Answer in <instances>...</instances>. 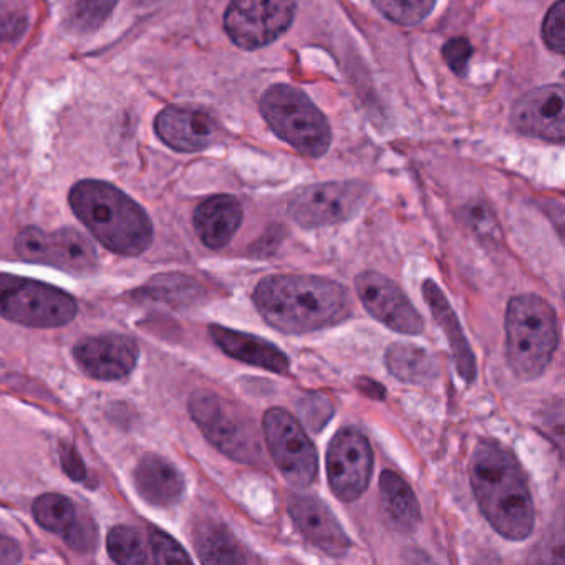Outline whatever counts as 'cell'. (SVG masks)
Wrapping results in <instances>:
<instances>
[{"instance_id":"cell-2","label":"cell","mask_w":565,"mask_h":565,"mask_svg":"<svg viewBox=\"0 0 565 565\" xmlns=\"http://www.w3.org/2000/svg\"><path fill=\"white\" fill-rule=\"evenodd\" d=\"M472 492L489 524L508 541H524L535 522L534 502L522 466L494 439L476 446L469 465Z\"/></svg>"},{"instance_id":"cell-35","label":"cell","mask_w":565,"mask_h":565,"mask_svg":"<svg viewBox=\"0 0 565 565\" xmlns=\"http://www.w3.org/2000/svg\"><path fill=\"white\" fill-rule=\"evenodd\" d=\"M443 57L456 75H465L472 57V45L466 38L449 39L443 47Z\"/></svg>"},{"instance_id":"cell-19","label":"cell","mask_w":565,"mask_h":565,"mask_svg":"<svg viewBox=\"0 0 565 565\" xmlns=\"http://www.w3.org/2000/svg\"><path fill=\"white\" fill-rule=\"evenodd\" d=\"M239 201L230 194H217L203 201L194 213V230L210 249H223L233 241L243 224Z\"/></svg>"},{"instance_id":"cell-16","label":"cell","mask_w":565,"mask_h":565,"mask_svg":"<svg viewBox=\"0 0 565 565\" xmlns=\"http://www.w3.org/2000/svg\"><path fill=\"white\" fill-rule=\"evenodd\" d=\"M289 514L300 534L330 557H343L349 552L350 539L332 511L320 499L292 495Z\"/></svg>"},{"instance_id":"cell-30","label":"cell","mask_w":565,"mask_h":565,"mask_svg":"<svg viewBox=\"0 0 565 565\" xmlns=\"http://www.w3.org/2000/svg\"><path fill=\"white\" fill-rule=\"evenodd\" d=\"M297 408H299V416L302 418V422L316 433L322 431L333 416L332 403H330L326 395H320V393H313V395L300 399Z\"/></svg>"},{"instance_id":"cell-27","label":"cell","mask_w":565,"mask_h":565,"mask_svg":"<svg viewBox=\"0 0 565 565\" xmlns=\"http://www.w3.org/2000/svg\"><path fill=\"white\" fill-rule=\"evenodd\" d=\"M34 518L45 531L64 532L74 524L77 519V509L71 499L62 494H44L35 499Z\"/></svg>"},{"instance_id":"cell-25","label":"cell","mask_w":565,"mask_h":565,"mask_svg":"<svg viewBox=\"0 0 565 565\" xmlns=\"http://www.w3.org/2000/svg\"><path fill=\"white\" fill-rule=\"evenodd\" d=\"M118 0H62V21L75 34H90L105 24Z\"/></svg>"},{"instance_id":"cell-9","label":"cell","mask_w":565,"mask_h":565,"mask_svg":"<svg viewBox=\"0 0 565 565\" xmlns=\"http://www.w3.org/2000/svg\"><path fill=\"white\" fill-rule=\"evenodd\" d=\"M297 0H233L224 15L231 41L257 51L282 38L296 19Z\"/></svg>"},{"instance_id":"cell-31","label":"cell","mask_w":565,"mask_h":565,"mask_svg":"<svg viewBox=\"0 0 565 565\" xmlns=\"http://www.w3.org/2000/svg\"><path fill=\"white\" fill-rule=\"evenodd\" d=\"M545 45L557 55H565V0H557L542 24Z\"/></svg>"},{"instance_id":"cell-20","label":"cell","mask_w":565,"mask_h":565,"mask_svg":"<svg viewBox=\"0 0 565 565\" xmlns=\"http://www.w3.org/2000/svg\"><path fill=\"white\" fill-rule=\"evenodd\" d=\"M135 484L141 498L158 508L177 504L184 492V478L180 469L157 455L141 459L135 471Z\"/></svg>"},{"instance_id":"cell-22","label":"cell","mask_w":565,"mask_h":565,"mask_svg":"<svg viewBox=\"0 0 565 565\" xmlns=\"http://www.w3.org/2000/svg\"><path fill=\"white\" fill-rule=\"evenodd\" d=\"M380 501L386 521L399 532H412L419 521V504L408 482L393 471L380 476Z\"/></svg>"},{"instance_id":"cell-40","label":"cell","mask_w":565,"mask_h":565,"mask_svg":"<svg viewBox=\"0 0 565 565\" xmlns=\"http://www.w3.org/2000/svg\"><path fill=\"white\" fill-rule=\"evenodd\" d=\"M141 2H157V0H141Z\"/></svg>"},{"instance_id":"cell-38","label":"cell","mask_w":565,"mask_h":565,"mask_svg":"<svg viewBox=\"0 0 565 565\" xmlns=\"http://www.w3.org/2000/svg\"><path fill=\"white\" fill-rule=\"evenodd\" d=\"M22 561V551L14 539L0 535V564H18Z\"/></svg>"},{"instance_id":"cell-8","label":"cell","mask_w":565,"mask_h":565,"mask_svg":"<svg viewBox=\"0 0 565 565\" xmlns=\"http://www.w3.org/2000/svg\"><path fill=\"white\" fill-rule=\"evenodd\" d=\"M267 448L287 482L307 488L317 478V449L300 423L282 408L267 409L263 419Z\"/></svg>"},{"instance_id":"cell-7","label":"cell","mask_w":565,"mask_h":565,"mask_svg":"<svg viewBox=\"0 0 565 565\" xmlns=\"http://www.w3.org/2000/svg\"><path fill=\"white\" fill-rule=\"evenodd\" d=\"M77 300L71 294L25 277L0 274V317L19 326L55 329L77 317Z\"/></svg>"},{"instance_id":"cell-11","label":"cell","mask_w":565,"mask_h":565,"mask_svg":"<svg viewBox=\"0 0 565 565\" xmlns=\"http://www.w3.org/2000/svg\"><path fill=\"white\" fill-rule=\"evenodd\" d=\"M373 471V451L360 429H340L327 451L330 489L343 502H353L369 488Z\"/></svg>"},{"instance_id":"cell-5","label":"cell","mask_w":565,"mask_h":565,"mask_svg":"<svg viewBox=\"0 0 565 565\" xmlns=\"http://www.w3.org/2000/svg\"><path fill=\"white\" fill-rule=\"evenodd\" d=\"M259 108L270 130L303 157L320 158L329 151V120L299 88L274 85L260 98Z\"/></svg>"},{"instance_id":"cell-29","label":"cell","mask_w":565,"mask_h":565,"mask_svg":"<svg viewBox=\"0 0 565 565\" xmlns=\"http://www.w3.org/2000/svg\"><path fill=\"white\" fill-rule=\"evenodd\" d=\"M465 220L476 236L486 243H498L501 239V227L495 221L494 214L486 204L471 203L465 211Z\"/></svg>"},{"instance_id":"cell-33","label":"cell","mask_w":565,"mask_h":565,"mask_svg":"<svg viewBox=\"0 0 565 565\" xmlns=\"http://www.w3.org/2000/svg\"><path fill=\"white\" fill-rule=\"evenodd\" d=\"M64 539L65 542H67V544L74 548V551L88 554V552L95 551V548H97V524H95L92 519L77 518L75 519L74 524H72L71 527L64 532Z\"/></svg>"},{"instance_id":"cell-39","label":"cell","mask_w":565,"mask_h":565,"mask_svg":"<svg viewBox=\"0 0 565 565\" xmlns=\"http://www.w3.org/2000/svg\"><path fill=\"white\" fill-rule=\"evenodd\" d=\"M356 386H359L360 392L363 393V395L369 396V398L373 399H383L385 398V386L382 385V383L375 382V380L372 379H360L359 383H356Z\"/></svg>"},{"instance_id":"cell-18","label":"cell","mask_w":565,"mask_h":565,"mask_svg":"<svg viewBox=\"0 0 565 565\" xmlns=\"http://www.w3.org/2000/svg\"><path fill=\"white\" fill-rule=\"evenodd\" d=\"M210 335L226 355L239 362L269 370L279 375L289 373L290 362L286 353L267 340L221 326H211Z\"/></svg>"},{"instance_id":"cell-17","label":"cell","mask_w":565,"mask_h":565,"mask_svg":"<svg viewBox=\"0 0 565 565\" xmlns=\"http://www.w3.org/2000/svg\"><path fill=\"white\" fill-rule=\"evenodd\" d=\"M422 290L429 312L433 313L436 323L441 327L446 339H448L449 350H451L452 360H455L459 376L466 383H475L476 376H478L475 353H472L471 345H469L468 339H466L465 332H462L458 316L452 310L451 303L448 302V297L443 294L438 284L433 279H426L423 282Z\"/></svg>"},{"instance_id":"cell-6","label":"cell","mask_w":565,"mask_h":565,"mask_svg":"<svg viewBox=\"0 0 565 565\" xmlns=\"http://www.w3.org/2000/svg\"><path fill=\"white\" fill-rule=\"evenodd\" d=\"M190 413L211 445L234 461L256 465L263 459L260 433L253 416L216 393H196Z\"/></svg>"},{"instance_id":"cell-12","label":"cell","mask_w":565,"mask_h":565,"mask_svg":"<svg viewBox=\"0 0 565 565\" xmlns=\"http://www.w3.org/2000/svg\"><path fill=\"white\" fill-rule=\"evenodd\" d=\"M355 289L370 316L393 332L403 335H419L423 332V319L418 310L388 277L366 270L356 276Z\"/></svg>"},{"instance_id":"cell-32","label":"cell","mask_w":565,"mask_h":565,"mask_svg":"<svg viewBox=\"0 0 565 565\" xmlns=\"http://www.w3.org/2000/svg\"><path fill=\"white\" fill-rule=\"evenodd\" d=\"M150 548L157 564H191V557L183 545L178 544L167 532L153 529L150 532Z\"/></svg>"},{"instance_id":"cell-15","label":"cell","mask_w":565,"mask_h":565,"mask_svg":"<svg viewBox=\"0 0 565 565\" xmlns=\"http://www.w3.org/2000/svg\"><path fill=\"white\" fill-rule=\"evenodd\" d=\"M158 137L177 151L206 150L221 140L220 121L196 108L170 107L161 111L154 121Z\"/></svg>"},{"instance_id":"cell-14","label":"cell","mask_w":565,"mask_h":565,"mask_svg":"<svg viewBox=\"0 0 565 565\" xmlns=\"http://www.w3.org/2000/svg\"><path fill=\"white\" fill-rule=\"evenodd\" d=\"M75 362L88 376L114 382L134 372L140 356L137 342L121 333H104L81 340L74 349Z\"/></svg>"},{"instance_id":"cell-21","label":"cell","mask_w":565,"mask_h":565,"mask_svg":"<svg viewBox=\"0 0 565 565\" xmlns=\"http://www.w3.org/2000/svg\"><path fill=\"white\" fill-rule=\"evenodd\" d=\"M98 254L94 243L74 227L47 233L42 264L71 273H88L97 266Z\"/></svg>"},{"instance_id":"cell-1","label":"cell","mask_w":565,"mask_h":565,"mask_svg":"<svg viewBox=\"0 0 565 565\" xmlns=\"http://www.w3.org/2000/svg\"><path fill=\"white\" fill-rule=\"evenodd\" d=\"M254 303L269 326L289 335L316 332L349 319L352 299L335 280L297 274L264 277Z\"/></svg>"},{"instance_id":"cell-26","label":"cell","mask_w":565,"mask_h":565,"mask_svg":"<svg viewBox=\"0 0 565 565\" xmlns=\"http://www.w3.org/2000/svg\"><path fill=\"white\" fill-rule=\"evenodd\" d=\"M108 554L111 561L121 565H141L150 561L143 535L128 525H117L108 532Z\"/></svg>"},{"instance_id":"cell-37","label":"cell","mask_w":565,"mask_h":565,"mask_svg":"<svg viewBox=\"0 0 565 565\" xmlns=\"http://www.w3.org/2000/svg\"><path fill=\"white\" fill-rule=\"evenodd\" d=\"M544 425L548 438L557 445L558 449H562V445H564V412H562V403H558L557 406H552V416H545Z\"/></svg>"},{"instance_id":"cell-36","label":"cell","mask_w":565,"mask_h":565,"mask_svg":"<svg viewBox=\"0 0 565 565\" xmlns=\"http://www.w3.org/2000/svg\"><path fill=\"white\" fill-rule=\"evenodd\" d=\"M61 461L62 468H64L65 475L74 481H84L87 478V468L85 462L82 461L81 455L77 449L72 445H64L61 448Z\"/></svg>"},{"instance_id":"cell-28","label":"cell","mask_w":565,"mask_h":565,"mask_svg":"<svg viewBox=\"0 0 565 565\" xmlns=\"http://www.w3.org/2000/svg\"><path fill=\"white\" fill-rule=\"evenodd\" d=\"M372 2L388 21L403 28L422 24L436 6V0H372Z\"/></svg>"},{"instance_id":"cell-34","label":"cell","mask_w":565,"mask_h":565,"mask_svg":"<svg viewBox=\"0 0 565 565\" xmlns=\"http://www.w3.org/2000/svg\"><path fill=\"white\" fill-rule=\"evenodd\" d=\"M45 241H47L45 231L39 230V227H25L15 239V250L28 263L42 264Z\"/></svg>"},{"instance_id":"cell-4","label":"cell","mask_w":565,"mask_h":565,"mask_svg":"<svg viewBox=\"0 0 565 565\" xmlns=\"http://www.w3.org/2000/svg\"><path fill=\"white\" fill-rule=\"evenodd\" d=\"M557 316L551 303L535 294L511 299L505 312V353L521 380L541 376L557 349Z\"/></svg>"},{"instance_id":"cell-3","label":"cell","mask_w":565,"mask_h":565,"mask_svg":"<svg viewBox=\"0 0 565 565\" xmlns=\"http://www.w3.org/2000/svg\"><path fill=\"white\" fill-rule=\"evenodd\" d=\"M75 216L118 256L137 257L153 243V224L140 204L104 181L85 180L68 194Z\"/></svg>"},{"instance_id":"cell-23","label":"cell","mask_w":565,"mask_h":565,"mask_svg":"<svg viewBox=\"0 0 565 565\" xmlns=\"http://www.w3.org/2000/svg\"><path fill=\"white\" fill-rule=\"evenodd\" d=\"M388 372L399 382L425 385L439 376V365L428 350L413 343H392L385 355Z\"/></svg>"},{"instance_id":"cell-13","label":"cell","mask_w":565,"mask_h":565,"mask_svg":"<svg viewBox=\"0 0 565 565\" xmlns=\"http://www.w3.org/2000/svg\"><path fill=\"white\" fill-rule=\"evenodd\" d=\"M511 124L519 134L541 138L548 143H564V85H545L519 98L512 108Z\"/></svg>"},{"instance_id":"cell-10","label":"cell","mask_w":565,"mask_h":565,"mask_svg":"<svg viewBox=\"0 0 565 565\" xmlns=\"http://www.w3.org/2000/svg\"><path fill=\"white\" fill-rule=\"evenodd\" d=\"M369 188L360 181H332L299 191L290 203V216L299 226H333L352 220L365 203Z\"/></svg>"},{"instance_id":"cell-24","label":"cell","mask_w":565,"mask_h":565,"mask_svg":"<svg viewBox=\"0 0 565 565\" xmlns=\"http://www.w3.org/2000/svg\"><path fill=\"white\" fill-rule=\"evenodd\" d=\"M198 555L204 564H247L250 562L246 548L236 537L217 522L207 521L198 525L194 534Z\"/></svg>"}]
</instances>
